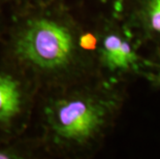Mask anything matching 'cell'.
<instances>
[{"instance_id":"6da1fadb","label":"cell","mask_w":160,"mask_h":159,"mask_svg":"<svg viewBox=\"0 0 160 159\" xmlns=\"http://www.w3.org/2000/svg\"><path fill=\"white\" fill-rule=\"evenodd\" d=\"M115 106L113 98L105 94H72L54 100L48 106V125L59 141L85 145L96 138L104 129Z\"/></svg>"},{"instance_id":"7a4b0ae2","label":"cell","mask_w":160,"mask_h":159,"mask_svg":"<svg viewBox=\"0 0 160 159\" xmlns=\"http://www.w3.org/2000/svg\"><path fill=\"white\" fill-rule=\"evenodd\" d=\"M79 39L58 20L38 17L27 22L17 39V54L42 72H60L73 62Z\"/></svg>"},{"instance_id":"3957f363","label":"cell","mask_w":160,"mask_h":159,"mask_svg":"<svg viewBox=\"0 0 160 159\" xmlns=\"http://www.w3.org/2000/svg\"><path fill=\"white\" fill-rule=\"evenodd\" d=\"M100 64L111 73H123L137 70L139 56L135 47L125 33L110 29L100 37L98 42Z\"/></svg>"},{"instance_id":"277c9868","label":"cell","mask_w":160,"mask_h":159,"mask_svg":"<svg viewBox=\"0 0 160 159\" xmlns=\"http://www.w3.org/2000/svg\"><path fill=\"white\" fill-rule=\"evenodd\" d=\"M22 107L19 83L8 74L0 72V126L8 125L18 116Z\"/></svg>"},{"instance_id":"5b68a950","label":"cell","mask_w":160,"mask_h":159,"mask_svg":"<svg viewBox=\"0 0 160 159\" xmlns=\"http://www.w3.org/2000/svg\"><path fill=\"white\" fill-rule=\"evenodd\" d=\"M138 17L147 34L160 37V0H144Z\"/></svg>"},{"instance_id":"8992f818","label":"cell","mask_w":160,"mask_h":159,"mask_svg":"<svg viewBox=\"0 0 160 159\" xmlns=\"http://www.w3.org/2000/svg\"><path fill=\"white\" fill-rule=\"evenodd\" d=\"M99 39L92 33H85L79 38V46L81 49L86 51H94L98 48Z\"/></svg>"},{"instance_id":"52a82bcc","label":"cell","mask_w":160,"mask_h":159,"mask_svg":"<svg viewBox=\"0 0 160 159\" xmlns=\"http://www.w3.org/2000/svg\"><path fill=\"white\" fill-rule=\"evenodd\" d=\"M12 154L8 153L4 151H0V159H6V158H12Z\"/></svg>"},{"instance_id":"ba28073f","label":"cell","mask_w":160,"mask_h":159,"mask_svg":"<svg viewBox=\"0 0 160 159\" xmlns=\"http://www.w3.org/2000/svg\"><path fill=\"white\" fill-rule=\"evenodd\" d=\"M153 80H154V82L156 84H158L160 86V69L155 73V76H153Z\"/></svg>"}]
</instances>
